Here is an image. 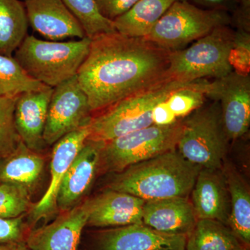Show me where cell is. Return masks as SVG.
<instances>
[{
	"label": "cell",
	"mask_w": 250,
	"mask_h": 250,
	"mask_svg": "<svg viewBox=\"0 0 250 250\" xmlns=\"http://www.w3.org/2000/svg\"><path fill=\"white\" fill-rule=\"evenodd\" d=\"M31 194L22 186L0 182V219L19 218L31 210Z\"/></svg>",
	"instance_id": "83f0119b"
},
{
	"label": "cell",
	"mask_w": 250,
	"mask_h": 250,
	"mask_svg": "<svg viewBox=\"0 0 250 250\" xmlns=\"http://www.w3.org/2000/svg\"><path fill=\"white\" fill-rule=\"evenodd\" d=\"M91 39L59 42L27 35L14 59L29 76L51 88L77 76L88 52Z\"/></svg>",
	"instance_id": "3957f363"
},
{
	"label": "cell",
	"mask_w": 250,
	"mask_h": 250,
	"mask_svg": "<svg viewBox=\"0 0 250 250\" xmlns=\"http://www.w3.org/2000/svg\"><path fill=\"white\" fill-rule=\"evenodd\" d=\"M190 195L197 219L217 220L229 227L231 206L223 168H202Z\"/></svg>",
	"instance_id": "e0dca14e"
},
{
	"label": "cell",
	"mask_w": 250,
	"mask_h": 250,
	"mask_svg": "<svg viewBox=\"0 0 250 250\" xmlns=\"http://www.w3.org/2000/svg\"><path fill=\"white\" fill-rule=\"evenodd\" d=\"M18 250H31L27 246H26L25 243H21L18 244Z\"/></svg>",
	"instance_id": "8d00e7d4"
},
{
	"label": "cell",
	"mask_w": 250,
	"mask_h": 250,
	"mask_svg": "<svg viewBox=\"0 0 250 250\" xmlns=\"http://www.w3.org/2000/svg\"><path fill=\"white\" fill-rule=\"evenodd\" d=\"M23 216L14 219H0V244L24 243L31 228Z\"/></svg>",
	"instance_id": "4dcf8cb0"
},
{
	"label": "cell",
	"mask_w": 250,
	"mask_h": 250,
	"mask_svg": "<svg viewBox=\"0 0 250 250\" xmlns=\"http://www.w3.org/2000/svg\"><path fill=\"white\" fill-rule=\"evenodd\" d=\"M207 98L220 103L230 141L241 139L250 126V77L235 71L209 83Z\"/></svg>",
	"instance_id": "30bf717a"
},
{
	"label": "cell",
	"mask_w": 250,
	"mask_h": 250,
	"mask_svg": "<svg viewBox=\"0 0 250 250\" xmlns=\"http://www.w3.org/2000/svg\"><path fill=\"white\" fill-rule=\"evenodd\" d=\"M183 118L167 126L152 125L103 142L99 174L116 173L177 148Z\"/></svg>",
	"instance_id": "52a82bcc"
},
{
	"label": "cell",
	"mask_w": 250,
	"mask_h": 250,
	"mask_svg": "<svg viewBox=\"0 0 250 250\" xmlns=\"http://www.w3.org/2000/svg\"><path fill=\"white\" fill-rule=\"evenodd\" d=\"M201 169L175 148L110 174L105 188L126 192L146 201L188 197Z\"/></svg>",
	"instance_id": "7a4b0ae2"
},
{
	"label": "cell",
	"mask_w": 250,
	"mask_h": 250,
	"mask_svg": "<svg viewBox=\"0 0 250 250\" xmlns=\"http://www.w3.org/2000/svg\"><path fill=\"white\" fill-rule=\"evenodd\" d=\"M210 82L202 79L174 90L166 103L177 119L188 116L205 104Z\"/></svg>",
	"instance_id": "4316f807"
},
{
	"label": "cell",
	"mask_w": 250,
	"mask_h": 250,
	"mask_svg": "<svg viewBox=\"0 0 250 250\" xmlns=\"http://www.w3.org/2000/svg\"><path fill=\"white\" fill-rule=\"evenodd\" d=\"M152 119L153 125L157 126H167L173 124L178 121L170 111L165 101L159 103L154 108L152 111Z\"/></svg>",
	"instance_id": "836d02e7"
},
{
	"label": "cell",
	"mask_w": 250,
	"mask_h": 250,
	"mask_svg": "<svg viewBox=\"0 0 250 250\" xmlns=\"http://www.w3.org/2000/svg\"><path fill=\"white\" fill-rule=\"evenodd\" d=\"M238 8L245 11L250 13V0H236Z\"/></svg>",
	"instance_id": "e575fe53"
},
{
	"label": "cell",
	"mask_w": 250,
	"mask_h": 250,
	"mask_svg": "<svg viewBox=\"0 0 250 250\" xmlns=\"http://www.w3.org/2000/svg\"><path fill=\"white\" fill-rule=\"evenodd\" d=\"M48 87L29 76L14 57L0 54V96L17 98Z\"/></svg>",
	"instance_id": "d4e9b609"
},
{
	"label": "cell",
	"mask_w": 250,
	"mask_h": 250,
	"mask_svg": "<svg viewBox=\"0 0 250 250\" xmlns=\"http://www.w3.org/2000/svg\"><path fill=\"white\" fill-rule=\"evenodd\" d=\"M45 159L21 141L17 149L7 157L0 159V182L22 186L34 192L43 173Z\"/></svg>",
	"instance_id": "ffe728a7"
},
{
	"label": "cell",
	"mask_w": 250,
	"mask_h": 250,
	"mask_svg": "<svg viewBox=\"0 0 250 250\" xmlns=\"http://www.w3.org/2000/svg\"><path fill=\"white\" fill-rule=\"evenodd\" d=\"M178 0H139L131 9L113 21L120 34L131 37H145Z\"/></svg>",
	"instance_id": "7402d4cb"
},
{
	"label": "cell",
	"mask_w": 250,
	"mask_h": 250,
	"mask_svg": "<svg viewBox=\"0 0 250 250\" xmlns=\"http://www.w3.org/2000/svg\"><path fill=\"white\" fill-rule=\"evenodd\" d=\"M170 53L145 38L118 31L91 39L77 76L92 114L170 79L167 75Z\"/></svg>",
	"instance_id": "6da1fadb"
},
{
	"label": "cell",
	"mask_w": 250,
	"mask_h": 250,
	"mask_svg": "<svg viewBox=\"0 0 250 250\" xmlns=\"http://www.w3.org/2000/svg\"><path fill=\"white\" fill-rule=\"evenodd\" d=\"M29 23L21 0H0V54L13 57L27 36Z\"/></svg>",
	"instance_id": "603a6c76"
},
{
	"label": "cell",
	"mask_w": 250,
	"mask_h": 250,
	"mask_svg": "<svg viewBox=\"0 0 250 250\" xmlns=\"http://www.w3.org/2000/svg\"><path fill=\"white\" fill-rule=\"evenodd\" d=\"M229 62L233 71L241 75H249L250 70V31L238 29L235 31Z\"/></svg>",
	"instance_id": "f546056e"
},
{
	"label": "cell",
	"mask_w": 250,
	"mask_h": 250,
	"mask_svg": "<svg viewBox=\"0 0 250 250\" xmlns=\"http://www.w3.org/2000/svg\"><path fill=\"white\" fill-rule=\"evenodd\" d=\"M197 220L188 197L148 200L143 205V223L159 232L188 237Z\"/></svg>",
	"instance_id": "ac0fdd59"
},
{
	"label": "cell",
	"mask_w": 250,
	"mask_h": 250,
	"mask_svg": "<svg viewBox=\"0 0 250 250\" xmlns=\"http://www.w3.org/2000/svg\"><path fill=\"white\" fill-rule=\"evenodd\" d=\"M187 239L134 224L93 231L90 250H186Z\"/></svg>",
	"instance_id": "8fae6325"
},
{
	"label": "cell",
	"mask_w": 250,
	"mask_h": 250,
	"mask_svg": "<svg viewBox=\"0 0 250 250\" xmlns=\"http://www.w3.org/2000/svg\"><path fill=\"white\" fill-rule=\"evenodd\" d=\"M102 141L87 140L67 171L57 195V209L67 211L85 200L99 174Z\"/></svg>",
	"instance_id": "5bb4252c"
},
{
	"label": "cell",
	"mask_w": 250,
	"mask_h": 250,
	"mask_svg": "<svg viewBox=\"0 0 250 250\" xmlns=\"http://www.w3.org/2000/svg\"><path fill=\"white\" fill-rule=\"evenodd\" d=\"M92 114L88 98L77 76L54 88L49 102L43 139L53 146L65 135L90 124Z\"/></svg>",
	"instance_id": "9c48e42d"
},
{
	"label": "cell",
	"mask_w": 250,
	"mask_h": 250,
	"mask_svg": "<svg viewBox=\"0 0 250 250\" xmlns=\"http://www.w3.org/2000/svg\"><path fill=\"white\" fill-rule=\"evenodd\" d=\"M18 244H19V243H16L0 244V250H18Z\"/></svg>",
	"instance_id": "d590c367"
},
{
	"label": "cell",
	"mask_w": 250,
	"mask_h": 250,
	"mask_svg": "<svg viewBox=\"0 0 250 250\" xmlns=\"http://www.w3.org/2000/svg\"><path fill=\"white\" fill-rule=\"evenodd\" d=\"M67 9L76 18L85 36L93 39L102 34L116 31L113 22L100 14L94 0H62Z\"/></svg>",
	"instance_id": "484cf974"
},
{
	"label": "cell",
	"mask_w": 250,
	"mask_h": 250,
	"mask_svg": "<svg viewBox=\"0 0 250 250\" xmlns=\"http://www.w3.org/2000/svg\"><path fill=\"white\" fill-rule=\"evenodd\" d=\"M230 24L229 13L201 9L185 0H178L143 38L163 48L179 50L215 28Z\"/></svg>",
	"instance_id": "ba28073f"
},
{
	"label": "cell",
	"mask_w": 250,
	"mask_h": 250,
	"mask_svg": "<svg viewBox=\"0 0 250 250\" xmlns=\"http://www.w3.org/2000/svg\"><path fill=\"white\" fill-rule=\"evenodd\" d=\"M90 125V124H89ZM89 125L69 133L54 144L50 164L51 179L47 191L30 210V228L41 220L57 214L59 188L67 171L90 135Z\"/></svg>",
	"instance_id": "7c38bea8"
},
{
	"label": "cell",
	"mask_w": 250,
	"mask_h": 250,
	"mask_svg": "<svg viewBox=\"0 0 250 250\" xmlns=\"http://www.w3.org/2000/svg\"><path fill=\"white\" fill-rule=\"evenodd\" d=\"M201 9L232 13L238 6L236 0H185Z\"/></svg>",
	"instance_id": "d6a6232c"
},
{
	"label": "cell",
	"mask_w": 250,
	"mask_h": 250,
	"mask_svg": "<svg viewBox=\"0 0 250 250\" xmlns=\"http://www.w3.org/2000/svg\"><path fill=\"white\" fill-rule=\"evenodd\" d=\"M223 170L226 177L230 196L229 224L242 244H250V190L243 175L231 163L224 161Z\"/></svg>",
	"instance_id": "44dd1931"
},
{
	"label": "cell",
	"mask_w": 250,
	"mask_h": 250,
	"mask_svg": "<svg viewBox=\"0 0 250 250\" xmlns=\"http://www.w3.org/2000/svg\"><path fill=\"white\" fill-rule=\"evenodd\" d=\"M229 142L220 103L213 101L183 118L177 149L201 168H222Z\"/></svg>",
	"instance_id": "8992f818"
},
{
	"label": "cell",
	"mask_w": 250,
	"mask_h": 250,
	"mask_svg": "<svg viewBox=\"0 0 250 250\" xmlns=\"http://www.w3.org/2000/svg\"><path fill=\"white\" fill-rule=\"evenodd\" d=\"M54 88L29 92L20 95L15 108V123L24 144L41 153L47 145L43 139L47 111Z\"/></svg>",
	"instance_id": "d6986e66"
},
{
	"label": "cell",
	"mask_w": 250,
	"mask_h": 250,
	"mask_svg": "<svg viewBox=\"0 0 250 250\" xmlns=\"http://www.w3.org/2000/svg\"><path fill=\"white\" fill-rule=\"evenodd\" d=\"M90 208V198L85 199L52 223L32 229L24 243L31 250H77Z\"/></svg>",
	"instance_id": "4fadbf2b"
},
{
	"label": "cell",
	"mask_w": 250,
	"mask_h": 250,
	"mask_svg": "<svg viewBox=\"0 0 250 250\" xmlns=\"http://www.w3.org/2000/svg\"><path fill=\"white\" fill-rule=\"evenodd\" d=\"M29 25L49 41L86 37L80 22L62 0H22Z\"/></svg>",
	"instance_id": "9a60e30c"
},
{
	"label": "cell",
	"mask_w": 250,
	"mask_h": 250,
	"mask_svg": "<svg viewBox=\"0 0 250 250\" xmlns=\"http://www.w3.org/2000/svg\"></svg>",
	"instance_id": "f35d334b"
},
{
	"label": "cell",
	"mask_w": 250,
	"mask_h": 250,
	"mask_svg": "<svg viewBox=\"0 0 250 250\" xmlns=\"http://www.w3.org/2000/svg\"><path fill=\"white\" fill-rule=\"evenodd\" d=\"M100 14L113 21L127 12L139 0H94Z\"/></svg>",
	"instance_id": "1f68e13d"
},
{
	"label": "cell",
	"mask_w": 250,
	"mask_h": 250,
	"mask_svg": "<svg viewBox=\"0 0 250 250\" xmlns=\"http://www.w3.org/2000/svg\"><path fill=\"white\" fill-rule=\"evenodd\" d=\"M241 245L229 227L217 220L198 219L187 237L186 250H233Z\"/></svg>",
	"instance_id": "cb8c5ba5"
},
{
	"label": "cell",
	"mask_w": 250,
	"mask_h": 250,
	"mask_svg": "<svg viewBox=\"0 0 250 250\" xmlns=\"http://www.w3.org/2000/svg\"><path fill=\"white\" fill-rule=\"evenodd\" d=\"M233 250H249V247L242 244Z\"/></svg>",
	"instance_id": "74e56055"
},
{
	"label": "cell",
	"mask_w": 250,
	"mask_h": 250,
	"mask_svg": "<svg viewBox=\"0 0 250 250\" xmlns=\"http://www.w3.org/2000/svg\"><path fill=\"white\" fill-rule=\"evenodd\" d=\"M17 98L0 96V159L12 154L21 142L15 123Z\"/></svg>",
	"instance_id": "f1b7e54d"
},
{
	"label": "cell",
	"mask_w": 250,
	"mask_h": 250,
	"mask_svg": "<svg viewBox=\"0 0 250 250\" xmlns=\"http://www.w3.org/2000/svg\"><path fill=\"white\" fill-rule=\"evenodd\" d=\"M146 200L111 189L90 198L89 217L86 226L108 228L143 223V208Z\"/></svg>",
	"instance_id": "2e32d148"
},
{
	"label": "cell",
	"mask_w": 250,
	"mask_h": 250,
	"mask_svg": "<svg viewBox=\"0 0 250 250\" xmlns=\"http://www.w3.org/2000/svg\"><path fill=\"white\" fill-rule=\"evenodd\" d=\"M235 31L220 26L187 48L171 51L167 75L171 80L192 82L222 78L233 71L229 62Z\"/></svg>",
	"instance_id": "5b68a950"
},
{
	"label": "cell",
	"mask_w": 250,
	"mask_h": 250,
	"mask_svg": "<svg viewBox=\"0 0 250 250\" xmlns=\"http://www.w3.org/2000/svg\"><path fill=\"white\" fill-rule=\"evenodd\" d=\"M188 83L167 79L95 113L90 121L88 140L106 142L151 126L153 109L156 105Z\"/></svg>",
	"instance_id": "277c9868"
}]
</instances>
